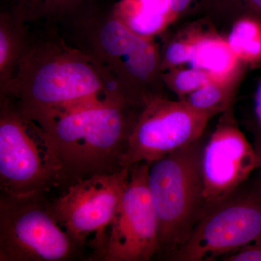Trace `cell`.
<instances>
[{"label":"cell","mask_w":261,"mask_h":261,"mask_svg":"<svg viewBox=\"0 0 261 261\" xmlns=\"http://www.w3.org/2000/svg\"><path fill=\"white\" fill-rule=\"evenodd\" d=\"M224 261H261V237L246 246L229 254Z\"/></svg>","instance_id":"ffe728a7"},{"label":"cell","mask_w":261,"mask_h":261,"mask_svg":"<svg viewBox=\"0 0 261 261\" xmlns=\"http://www.w3.org/2000/svg\"><path fill=\"white\" fill-rule=\"evenodd\" d=\"M191 53L192 47L190 44L181 42L171 43L165 51L164 63L171 65L189 63Z\"/></svg>","instance_id":"d6986e66"},{"label":"cell","mask_w":261,"mask_h":261,"mask_svg":"<svg viewBox=\"0 0 261 261\" xmlns=\"http://www.w3.org/2000/svg\"><path fill=\"white\" fill-rule=\"evenodd\" d=\"M60 31L67 42L90 58L125 100L138 107L149 100L141 87L157 73V48L152 39L137 35L122 23L112 6L100 5Z\"/></svg>","instance_id":"3957f363"},{"label":"cell","mask_w":261,"mask_h":261,"mask_svg":"<svg viewBox=\"0 0 261 261\" xmlns=\"http://www.w3.org/2000/svg\"><path fill=\"white\" fill-rule=\"evenodd\" d=\"M211 111H199L185 102L154 97L140 110L128 140L125 166L137 163L149 166L198 140L203 135Z\"/></svg>","instance_id":"9c48e42d"},{"label":"cell","mask_w":261,"mask_h":261,"mask_svg":"<svg viewBox=\"0 0 261 261\" xmlns=\"http://www.w3.org/2000/svg\"><path fill=\"white\" fill-rule=\"evenodd\" d=\"M258 27L249 20H242L233 27L228 44L237 56H256L261 53V42L257 39Z\"/></svg>","instance_id":"2e32d148"},{"label":"cell","mask_w":261,"mask_h":261,"mask_svg":"<svg viewBox=\"0 0 261 261\" xmlns=\"http://www.w3.org/2000/svg\"><path fill=\"white\" fill-rule=\"evenodd\" d=\"M3 97L34 121L110 98L126 101L87 55L67 42L58 27L49 25L31 30L16 74L0 90Z\"/></svg>","instance_id":"6da1fadb"},{"label":"cell","mask_w":261,"mask_h":261,"mask_svg":"<svg viewBox=\"0 0 261 261\" xmlns=\"http://www.w3.org/2000/svg\"><path fill=\"white\" fill-rule=\"evenodd\" d=\"M129 179V168L95 175L70 184L51 199L58 222L85 252L89 261H102L108 231Z\"/></svg>","instance_id":"52a82bcc"},{"label":"cell","mask_w":261,"mask_h":261,"mask_svg":"<svg viewBox=\"0 0 261 261\" xmlns=\"http://www.w3.org/2000/svg\"><path fill=\"white\" fill-rule=\"evenodd\" d=\"M205 143L202 136L149 167V188L159 225L157 260L169 261L203 214L202 157Z\"/></svg>","instance_id":"277c9868"},{"label":"cell","mask_w":261,"mask_h":261,"mask_svg":"<svg viewBox=\"0 0 261 261\" xmlns=\"http://www.w3.org/2000/svg\"><path fill=\"white\" fill-rule=\"evenodd\" d=\"M211 82L204 84L190 93L185 102L199 111L217 113L225 108L229 94L221 87V84L212 83Z\"/></svg>","instance_id":"e0dca14e"},{"label":"cell","mask_w":261,"mask_h":261,"mask_svg":"<svg viewBox=\"0 0 261 261\" xmlns=\"http://www.w3.org/2000/svg\"><path fill=\"white\" fill-rule=\"evenodd\" d=\"M136 108L141 107L110 98L35 121L58 161L60 190L78 180L126 168L128 140L142 109Z\"/></svg>","instance_id":"7a4b0ae2"},{"label":"cell","mask_w":261,"mask_h":261,"mask_svg":"<svg viewBox=\"0 0 261 261\" xmlns=\"http://www.w3.org/2000/svg\"><path fill=\"white\" fill-rule=\"evenodd\" d=\"M150 166L132 165L129 179L108 231L102 261H149L159 247V225L148 185Z\"/></svg>","instance_id":"30bf717a"},{"label":"cell","mask_w":261,"mask_h":261,"mask_svg":"<svg viewBox=\"0 0 261 261\" xmlns=\"http://www.w3.org/2000/svg\"><path fill=\"white\" fill-rule=\"evenodd\" d=\"M210 82V76L205 71L190 67L175 75L173 87L180 94H190Z\"/></svg>","instance_id":"ac0fdd59"},{"label":"cell","mask_w":261,"mask_h":261,"mask_svg":"<svg viewBox=\"0 0 261 261\" xmlns=\"http://www.w3.org/2000/svg\"><path fill=\"white\" fill-rule=\"evenodd\" d=\"M230 119L226 118L220 122L204 147V212L236 191L258 167L257 151Z\"/></svg>","instance_id":"8fae6325"},{"label":"cell","mask_w":261,"mask_h":261,"mask_svg":"<svg viewBox=\"0 0 261 261\" xmlns=\"http://www.w3.org/2000/svg\"><path fill=\"white\" fill-rule=\"evenodd\" d=\"M257 155H258V168H260V178H259L258 181H257V183L255 184V186L256 187L258 192H260L261 195V147H259L257 149Z\"/></svg>","instance_id":"7402d4cb"},{"label":"cell","mask_w":261,"mask_h":261,"mask_svg":"<svg viewBox=\"0 0 261 261\" xmlns=\"http://www.w3.org/2000/svg\"><path fill=\"white\" fill-rule=\"evenodd\" d=\"M190 67L203 70L211 81L221 82L229 77L236 65V55L228 42L205 38L191 44Z\"/></svg>","instance_id":"9a60e30c"},{"label":"cell","mask_w":261,"mask_h":261,"mask_svg":"<svg viewBox=\"0 0 261 261\" xmlns=\"http://www.w3.org/2000/svg\"><path fill=\"white\" fill-rule=\"evenodd\" d=\"M112 7L122 23L146 39L162 32L174 14L170 0H119Z\"/></svg>","instance_id":"4fadbf2b"},{"label":"cell","mask_w":261,"mask_h":261,"mask_svg":"<svg viewBox=\"0 0 261 261\" xmlns=\"http://www.w3.org/2000/svg\"><path fill=\"white\" fill-rule=\"evenodd\" d=\"M257 112L261 122V84L259 88L257 98Z\"/></svg>","instance_id":"603a6c76"},{"label":"cell","mask_w":261,"mask_h":261,"mask_svg":"<svg viewBox=\"0 0 261 261\" xmlns=\"http://www.w3.org/2000/svg\"><path fill=\"white\" fill-rule=\"evenodd\" d=\"M48 193L0 194V261H72L84 252L57 220Z\"/></svg>","instance_id":"8992f818"},{"label":"cell","mask_w":261,"mask_h":261,"mask_svg":"<svg viewBox=\"0 0 261 261\" xmlns=\"http://www.w3.org/2000/svg\"><path fill=\"white\" fill-rule=\"evenodd\" d=\"M1 9L8 10L29 25L62 28L90 13L99 0H3Z\"/></svg>","instance_id":"7c38bea8"},{"label":"cell","mask_w":261,"mask_h":261,"mask_svg":"<svg viewBox=\"0 0 261 261\" xmlns=\"http://www.w3.org/2000/svg\"><path fill=\"white\" fill-rule=\"evenodd\" d=\"M245 184L204 212L169 261L223 259L261 237V195Z\"/></svg>","instance_id":"ba28073f"},{"label":"cell","mask_w":261,"mask_h":261,"mask_svg":"<svg viewBox=\"0 0 261 261\" xmlns=\"http://www.w3.org/2000/svg\"><path fill=\"white\" fill-rule=\"evenodd\" d=\"M254 5H256L257 8L261 10V0H250Z\"/></svg>","instance_id":"cb8c5ba5"},{"label":"cell","mask_w":261,"mask_h":261,"mask_svg":"<svg viewBox=\"0 0 261 261\" xmlns=\"http://www.w3.org/2000/svg\"><path fill=\"white\" fill-rule=\"evenodd\" d=\"M61 187V170L41 127L0 97V194H49Z\"/></svg>","instance_id":"5b68a950"},{"label":"cell","mask_w":261,"mask_h":261,"mask_svg":"<svg viewBox=\"0 0 261 261\" xmlns=\"http://www.w3.org/2000/svg\"><path fill=\"white\" fill-rule=\"evenodd\" d=\"M192 0H170L173 13H181L186 9Z\"/></svg>","instance_id":"44dd1931"},{"label":"cell","mask_w":261,"mask_h":261,"mask_svg":"<svg viewBox=\"0 0 261 261\" xmlns=\"http://www.w3.org/2000/svg\"><path fill=\"white\" fill-rule=\"evenodd\" d=\"M29 24L8 10L0 13V90L14 78L30 38Z\"/></svg>","instance_id":"5bb4252c"}]
</instances>
